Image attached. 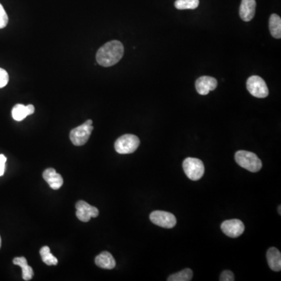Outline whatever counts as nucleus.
<instances>
[{
    "instance_id": "nucleus-26",
    "label": "nucleus",
    "mask_w": 281,
    "mask_h": 281,
    "mask_svg": "<svg viewBox=\"0 0 281 281\" xmlns=\"http://www.w3.org/2000/svg\"><path fill=\"white\" fill-rule=\"evenodd\" d=\"M280 206H279V214H280Z\"/></svg>"
},
{
    "instance_id": "nucleus-13",
    "label": "nucleus",
    "mask_w": 281,
    "mask_h": 281,
    "mask_svg": "<svg viewBox=\"0 0 281 281\" xmlns=\"http://www.w3.org/2000/svg\"><path fill=\"white\" fill-rule=\"evenodd\" d=\"M34 113V107L33 105H23L17 104L12 110V117L16 121H21L27 116L31 115Z\"/></svg>"
},
{
    "instance_id": "nucleus-24",
    "label": "nucleus",
    "mask_w": 281,
    "mask_h": 281,
    "mask_svg": "<svg viewBox=\"0 0 281 281\" xmlns=\"http://www.w3.org/2000/svg\"><path fill=\"white\" fill-rule=\"evenodd\" d=\"M6 162L7 157L4 155L0 154V177L3 176L5 173Z\"/></svg>"
},
{
    "instance_id": "nucleus-2",
    "label": "nucleus",
    "mask_w": 281,
    "mask_h": 281,
    "mask_svg": "<svg viewBox=\"0 0 281 281\" xmlns=\"http://www.w3.org/2000/svg\"><path fill=\"white\" fill-rule=\"evenodd\" d=\"M235 160L239 166L253 173L259 171L263 166L260 159L255 153L244 150L236 153Z\"/></svg>"
},
{
    "instance_id": "nucleus-7",
    "label": "nucleus",
    "mask_w": 281,
    "mask_h": 281,
    "mask_svg": "<svg viewBox=\"0 0 281 281\" xmlns=\"http://www.w3.org/2000/svg\"><path fill=\"white\" fill-rule=\"evenodd\" d=\"M149 218L152 223L163 228H173L177 224V219L175 216L165 211H160V210L153 211L149 216Z\"/></svg>"
},
{
    "instance_id": "nucleus-12",
    "label": "nucleus",
    "mask_w": 281,
    "mask_h": 281,
    "mask_svg": "<svg viewBox=\"0 0 281 281\" xmlns=\"http://www.w3.org/2000/svg\"><path fill=\"white\" fill-rule=\"evenodd\" d=\"M43 178L49 184L52 189L58 190L61 188L63 184L61 175L56 173L53 168H49L43 172Z\"/></svg>"
},
{
    "instance_id": "nucleus-1",
    "label": "nucleus",
    "mask_w": 281,
    "mask_h": 281,
    "mask_svg": "<svg viewBox=\"0 0 281 281\" xmlns=\"http://www.w3.org/2000/svg\"><path fill=\"white\" fill-rule=\"evenodd\" d=\"M124 48L120 42H109L98 49L96 60L101 66L109 67L117 64L124 56Z\"/></svg>"
},
{
    "instance_id": "nucleus-3",
    "label": "nucleus",
    "mask_w": 281,
    "mask_h": 281,
    "mask_svg": "<svg viewBox=\"0 0 281 281\" xmlns=\"http://www.w3.org/2000/svg\"><path fill=\"white\" fill-rule=\"evenodd\" d=\"M93 130L92 120H87L82 125L75 127L69 133V139L75 146H84L88 142Z\"/></svg>"
},
{
    "instance_id": "nucleus-5",
    "label": "nucleus",
    "mask_w": 281,
    "mask_h": 281,
    "mask_svg": "<svg viewBox=\"0 0 281 281\" xmlns=\"http://www.w3.org/2000/svg\"><path fill=\"white\" fill-rule=\"evenodd\" d=\"M185 174L192 181H198L203 177L205 166L202 160L196 158H187L183 162Z\"/></svg>"
},
{
    "instance_id": "nucleus-14",
    "label": "nucleus",
    "mask_w": 281,
    "mask_h": 281,
    "mask_svg": "<svg viewBox=\"0 0 281 281\" xmlns=\"http://www.w3.org/2000/svg\"><path fill=\"white\" fill-rule=\"evenodd\" d=\"M268 264L272 270L280 271L281 269V253L276 248L272 247L268 250L267 254Z\"/></svg>"
},
{
    "instance_id": "nucleus-11",
    "label": "nucleus",
    "mask_w": 281,
    "mask_h": 281,
    "mask_svg": "<svg viewBox=\"0 0 281 281\" xmlns=\"http://www.w3.org/2000/svg\"><path fill=\"white\" fill-rule=\"evenodd\" d=\"M256 0H242L240 6L239 15L245 22L252 21L256 14Z\"/></svg>"
},
{
    "instance_id": "nucleus-8",
    "label": "nucleus",
    "mask_w": 281,
    "mask_h": 281,
    "mask_svg": "<svg viewBox=\"0 0 281 281\" xmlns=\"http://www.w3.org/2000/svg\"><path fill=\"white\" fill-rule=\"evenodd\" d=\"M75 207L77 217L82 222H88L91 218H95L99 214L96 207L89 205L85 201H78Z\"/></svg>"
},
{
    "instance_id": "nucleus-16",
    "label": "nucleus",
    "mask_w": 281,
    "mask_h": 281,
    "mask_svg": "<svg viewBox=\"0 0 281 281\" xmlns=\"http://www.w3.org/2000/svg\"><path fill=\"white\" fill-rule=\"evenodd\" d=\"M13 263L22 268V277L24 280L27 281L31 279V278L34 276V271H33L32 268L27 264V259L25 258H14Z\"/></svg>"
},
{
    "instance_id": "nucleus-23",
    "label": "nucleus",
    "mask_w": 281,
    "mask_h": 281,
    "mask_svg": "<svg viewBox=\"0 0 281 281\" xmlns=\"http://www.w3.org/2000/svg\"><path fill=\"white\" fill-rule=\"evenodd\" d=\"M234 279L235 278H234V273L231 271L225 270L220 274V281H234Z\"/></svg>"
},
{
    "instance_id": "nucleus-15",
    "label": "nucleus",
    "mask_w": 281,
    "mask_h": 281,
    "mask_svg": "<svg viewBox=\"0 0 281 281\" xmlns=\"http://www.w3.org/2000/svg\"><path fill=\"white\" fill-rule=\"evenodd\" d=\"M95 263L98 267L105 269H112L115 268L116 260L114 256L108 252H103L96 256Z\"/></svg>"
},
{
    "instance_id": "nucleus-9",
    "label": "nucleus",
    "mask_w": 281,
    "mask_h": 281,
    "mask_svg": "<svg viewBox=\"0 0 281 281\" xmlns=\"http://www.w3.org/2000/svg\"><path fill=\"white\" fill-rule=\"evenodd\" d=\"M221 230L226 235L235 238L244 233V225L240 220L237 219L226 220L221 224Z\"/></svg>"
},
{
    "instance_id": "nucleus-20",
    "label": "nucleus",
    "mask_w": 281,
    "mask_h": 281,
    "mask_svg": "<svg viewBox=\"0 0 281 281\" xmlns=\"http://www.w3.org/2000/svg\"><path fill=\"white\" fill-rule=\"evenodd\" d=\"M199 5V0H176L174 6L178 10H195Z\"/></svg>"
},
{
    "instance_id": "nucleus-17",
    "label": "nucleus",
    "mask_w": 281,
    "mask_h": 281,
    "mask_svg": "<svg viewBox=\"0 0 281 281\" xmlns=\"http://www.w3.org/2000/svg\"><path fill=\"white\" fill-rule=\"evenodd\" d=\"M269 31L275 39L281 38V18L277 14H271L269 23Z\"/></svg>"
},
{
    "instance_id": "nucleus-10",
    "label": "nucleus",
    "mask_w": 281,
    "mask_h": 281,
    "mask_svg": "<svg viewBox=\"0 0 281 281\" xmlns=\"http://www.w3.org/2000/svg\"><path fill=\"white\" fill-rule=\"evenodd\" d=\"M217 81L216 78L209 76L200 77L195 82V88L198 94L202 95H206L211 91L217 88Z\"/></svg>"
},
{
    "instance_id": "nucleus-18",
    "label": "nucleus",
    "mask_w": 281,
    "mask_h": 281,
    "mask_svg": "<svg viewBox=\"0 0 281 281\" xmlns=\"http://www.w3.org/2000/svg\"><path fill=\"white\" fill-rule=\"evenodd\" d=\"M193 272L191 269H185L178 273L170 275L168 277V281H190L192 280Z\"/></svg>"
},
{
    "instance_id": "nucleus-4",
    "label": "nucleus",
    "mask_w": 281,
    "mask_h": 281,
    "mask_svg": "<svg viewBox=\"0 0 281 281\" xmlns=\"http://www.w3.org/2000/svg\"><path fill=\"white\" fill-rule=\"evenodd\" d=\"M140 145L138 137L134 134H124L116 140L115 150L119 154H130L137 150Z\"/></svg>"
},
{
    "instance_id": "nucleus-19",
    "label": "nucleus",
    "mask_w": 281,
    "mask_h": 281,
    "mask_svg": "<svg viewBox=\"0 0 281 281\" xmlns=\"http://www.w3.org/2000/svg\"><path fill=\"white\" fill-rule=\"evenodd\" d=\"M42 259L43 263H46L48 266H55L57 264L58 259L50 253V249L48 246H44L40 250Z\"/></svg>"
},
{
    "instance_id": "nucleus-22",
    "label": "nucleus",
    "mask_w": 281,
    "mask_h": 281,
    "mask_svg": "<svg viewBox=\"0 0 281 281\" xmlns=\"http://www.w3.org/2000/svg\"><path fill=\"white\" fill-rule=\"evenodd\" d=\"M9 82V75L5 69L0 68V88H4Z\"/></svg>"
},
{
    "instance_id": "nucleus-21",
    "label": "nucleus",
    "mask_w": 281,
    "mask_h": 281,
    "mask_svg": "<svg viewBox=\"0 0 281 281\" xmlns=\"http://www.w3.org/2000/svg\"><path fill=\"white\" fill-rule=\"evenodd\" d=\"M9 18L2 4H0V29L4 28L8 24Z\"/></svg>"
},
{
    "instance_id": "nucleus-6",
    "label": "nucleus",
    "mask_w": 281,
    "mask_h": 281,
    "mask_svg": "<svg viewBox=\"0 0 281 281\" xmlns=\"http://www.w3.org/2000/svg\"><path fill=\"white\" fill-rule=\"evenodd\" d=\"M248 91L256 98H266L269 95V89L266 82L259 76H251L246 83Z\"/></svg>"
},
{
    "instance_id": "nucleus-25",
    "label": "nucleus",
    "mask_w": 281,
    "mask_h": 281,
    "mask_svg": "<svg viewBox=\"0 0 281 281\" xmlns=\"http://www.w3.org/2000/svg\"><path fill=\"white\" fill-rule=\"evenodd\" d=\"M1 245H2V240H1V237H0V248H1Z\"/></svg>"
}]
</instances>
